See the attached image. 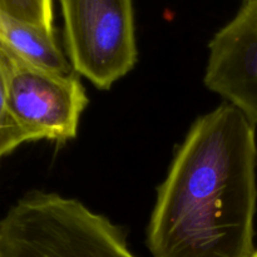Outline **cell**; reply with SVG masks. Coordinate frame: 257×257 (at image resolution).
Returning <instances> with one entry per match:
<instances>
[{
    "label": "cell",
    "mask_w": 257,
    "mask_h": 257,
    "mask_svg": "<svg viewBox=\"0 0 257 257\" xmlns=\"http://www.w3.org/2000/svg\"><path fill=\"white\" fill-rule=\"evenodd\" d=\"M255 124L230 103L198 118L158 190L147 242L155 257H252Z\"/></svg>",
    "instance_id": "cell-1"
},
{
    "label": "cell",
    "mask_w": 257,
    "mask_h": 257,
    "mask_svg": "<svg viewBox=\"0 0 257 257\" xmlns=\"http://www.w3.org/2000/svg\"><path fill=\"white\" fill-rule=\"evenodd\" d=\"M0 257H136L124 233L79 201L30 192L0 221Z\"/></svg>",
    "instance_id": "cell-2"
},
{
    "label": "cell",
    "mask_w": 257,
    "mask_h": 257,
    "mask_svg": "<svg viewBox=\"0 0 257 257\" xmlns=\"http://www.w3.org/2000/svg\"><path fill=\"white\" fill-rule=\"evenodd\" d=\"M73 70L109 89L137 62L133 0H59Z\"/></svg>",
    "instance_id": "cell-3"
},
{
    "label": "cell",
    "mask_w": 257,
    "mask_h": 257,
    "mask_svg": "<svg viewBox=\"0 0 257 257\" xmlns=\"http://www.w3.org/2000/svg\"><path fill=\"white\" fill-rule=\"evenodd\" d=\"M7 73L8 112L25 142H65L77 136L88 104L77 75L27 64L0 48Z\"/></svg>",
    "instance_id": "cell-4"
},
{
    "label": "cell",
    "mask_w": 257,
    "mask_h": 257,
    "mask_svg": "<svg viewBox=\"0 0 257 257\" xmlns=\"http://www.w3.org/2000/svg\"><path fill=\"white\" fill-rule=\"evenodd\" d=\"M205 84L257 124V0H246L215 34Z\"/></svg>",
    "instance_id": "cell-5"
},
{
    "label": "cell",
    "mask_w": 257,
    "mask_h": 257,
    "mask_svg": "<svg viewBox=\"0 0 257 257\" xmlns=\"http://www.w3.org/2000/svg\"><path fill=\"white\" fill-rule=\"evenodd\" d=\"M0 48L27 64L73 74V67L55 39L54 32L22 22L0 12Z\"/></svg>",
    "instance_id": "cell-6"
},
{
    "label": "cell",
    "mask_w": 257,
    "mask_h": 257,
    "mask_svg": "<svg viewBox=\"0 0 257 257\" xmlns=\"http://www.w3.org/2000/svg\"><path fill=\"white\" fill-rule=\"evenodd\" d=\"M53 2L54 0H0V12L42 29L54 32Z\"/></svg>",
    "instance_id": "cell-7"
},
{
    "label": "cell",
    "mask_w": 257,
    "mask_h": 257,
    "mask_svg": "<svg viewBox=\"0 0 257 257\" xmlns=\"http://www.w3.org/2000/svg\"><path fill=\"white\" fill-rule=\"evenodd\" d=\"M22 143H25L24 138L8 112L7 73L0 53V158L14 151Z\"/></svg>",
    "instance_id": "cell-8"
},
{
    "label": "cell",
    "mask_w": 257,
    "mask_h": 257,
    "mask_svg": "<svg viewBox=\"0 0 257 257\" xmlns=\"http://www.w3.org/2000/svg\"><path fill=\"white\" fill-rule=\"evenodd\" d=\"M252 257H257V250H256V252L253 253V256H252Z\"/></svg>",
    "instance_id": "cell-9"
},
{
    "label": "cell",
    "mask_w": 257,
    "mask_h": 257,
    "mask_svg": "<svg viewBox=\"0 0 257 257\" xmlns=\"http://www.w3.org/2000/svg\"><path fill=\"white\" fill-rule=\"evenodd\" d=\"M243 2H246V0H243Z\"/></svg>",
    "instance_id": "cell-10"
}]
</instances>
